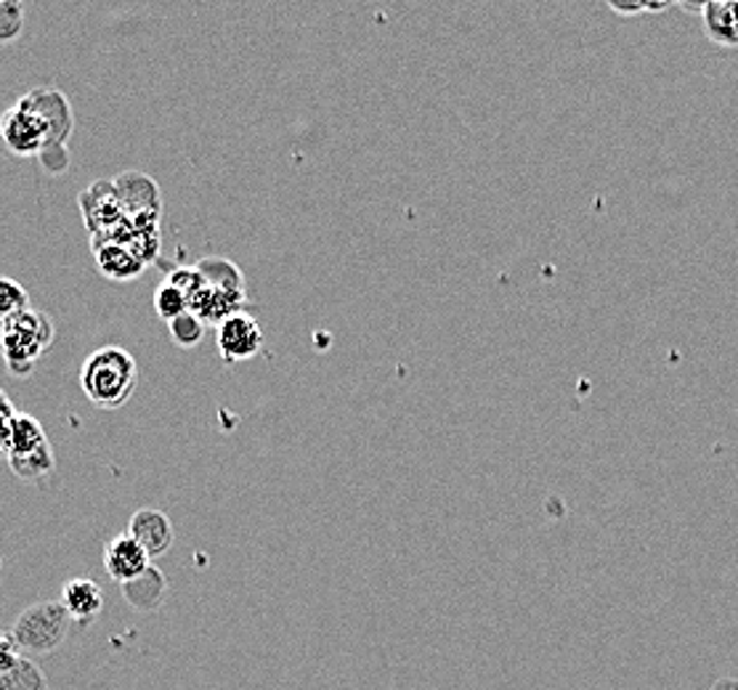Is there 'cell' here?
Instances as JSON below:
<instances>
[{
  "label": "cell",
  "mask_w": 738,
  "mask_h": 690,
  "mask_svg": "<svg viewBox=\"0 0 738 690\" xmlns=\"http://www.w3.org/2000/svg\"><path fill=\"white\" fill-rule=\"evenodd\" d=\"M53 343V322L43 311L27 309L0 327V351L6 367L17 378H24L36 369V361L43 357L46 348Z\"/></svg>",
  "instance_id": "7a4b0ae2"
},
{
  "label": "cell",
  "mask_w": 738,
  "mask_h": 690,
  "mask_svg": "<svg viewBox=\"0 0 738 690\" xmlns=\"http://www.w3.org/2000/svg\"><path fill=\"white\" fill-rule=\"evenodd\" d=\"M46 443H51V441H48L46 428L40 426L38 417L17 412V417H13V426H11V439H9V452H6V460H9V457H24V454L38 452V449L46 447Z\"/></svg>",
  "instance_id": "5bb4252c"
},
{
  "label": "cell",
  "mask_w": 738,
  "mask_h": 690,
  "mask_svg": "<svg viewBox=\"0 0 738 690\" xmlns=\"http://www.w3.org/2000/svg\"><path fill=\"white\" fill-rule=\"evenodd\" d=\"M166 282H170L173 287H179V290L187 296V300L195 296L200 287H205V277L197 271V266H187V269H173L170 274L166 277Z\"/></svg>",
  "instance_id": "44dd1931"
},
{
  "label": "cell",
  "mask_w": 738,
  "mask_h": 690,
  "mask_svg": "<svg viewBox=\"0 0 738 690\" xmlns=\"http://www.w3.org/2000/svg\"><path fill=\"white\" fill-rule=\"evenodd\" d=\"M9 468L17 478H22L27 483H36L40 478H46L53 470V449L51 443L40 447L38 452L24 454V457H9Z\"/></svg>",
  "instance_id": "9a60e30c"
},
{
  "label": "cell",
  "mask_w": 738,
  "mask_h": 690,
  "mask_svg": "<svg viewBox=\"0 0 738 690\" xmlns=\"http://www.w3.org/2000/svg\"><path fill=\"white\" fill-rule=\"evenodd\" d=\"M139 386V367L126 348L104 346L80 367V388L99 409H120Z\"/></svg>",
  "instance_id": "6da1fadb"
},
{
  "label": "cell",
  "mask_w": 738,
  "mask_h": 690,
  "mask_svg": "<svg viewBox=\"0 0 738 690\" xmlns=\"http://www.w3.org/2000/svg\"><path fill=\"white\" fill-rule=\"evenodd\" d=\"M263 327L248 311H237L216 324V346L227 364L256 359L263 351Z\"/></svg>",
  "instance_id": "5b68a950"
},
{
  "label": "cell",
  "mask_w": 738,
  "mask_h": 690,
  "mask_svg": "<svg viewBox=\"0 0 738 690\" xmlns=\"http://www.w3.org/2000/svg\"><path fill=\"white\" fill-rule=\"evenodd\" d=\"M712 690H738V678H722L717 680Z\"/></svg>",
  "instance_id": "484cf974"
},
{
  "label": "cell",
  "mask_w": 738,
  "mask_h": 690,
  "mask_svg": "<svg viewBox=\"0 0 738 690\" xmlns=\"http://www.w3.org/2000/svg\"><path fill=\"white\" fill-rule=\"evenodd\" d=\"M608 9H611L614 13H619V17H635V13H646L644 3H614V0H608Z\"/></svg>",
  "instance_id": "d4e9b609"
},
{
  "label": "cell",
  "mask_w": 738,
  "mask_h": 690,
  "mask_svg": "<svg viewBox=\"0 0 738 690\" xmlns=\"http://www.w3.org/2000/svg\"><path fill=\"white\" fill-rule=\"evenodd\" d=\"M70 624L72 619L61 600H40L19 613L11 634L27 653H51L67 640Z\"/></svg>",
  "instance_id": "3957f363"
},
{
  "label": "cell",
  "mask_w": 738,
  "mask_h": 690,
  "mask_svg": "<svg viewBox=\"0 0 738 690\" xmlns=\"http://www.w3.org/2000/svg\"><path fill=\"white\" fill-rule=\"evenodd\" d=\"M24 32V3L0 0V46L17 43Z\"/></svg>",
  "instance_id": "d6986e66"
},
{
  "label": "cell",
  "mask_w": 738,
  "mask_h": 690,
  "mask_svg": "<svg viewBox=\"0 0 738 690\" xmlns=\"http://www.w3.org/2000/svg\"><path fill=\"white\" fill-rule=\"evenodd\" d=\"M30 99V104L38 109L40 118L48 122V131H51V147H67L70 136L74 131V114L72 104L59 88H32L30 93H24Z\"/></svg>",
  "instance_id": "52a82bcc"
},
{
  "label": "cell",
  "mask_w": 738,
  "mask_h": 690,
  "mask_svg": "<svg viewBox=\"0 0 738 690\" xmlns=\"http://www.w3.org/2000/svg\"><path fill=\"white\" fill-rule=\"evenodd\" d=\"M38 160L43 162V168L48 173H64L67 168H70V152H67V147H46L43 152L38 154Z\"/></svg>",
  "instance_id": "cb8c5ba5"
},
{
  "label": "cell",
  "mask_w": 738,
  "mask_h": 690,
  "mask_svg": "<svg viewBox=\"0 0 738 690\" xmlns=\"http://www.w3.org/2000/svg\"><path fill=\"white\" fill-rule=\"evenodd\" d=\"M197 271L205 277V282L210 287H216V290L227 292V296H235V298H248V292H245V277L242 271L237 269L235 263L229 261V258H202L200 263H197Z\"/></svg>",
  "instance_id": "4fadbf2b"
},
{
  "label": "cell",
  "mask_w": 738,
  "mask_h": 690,
  "mask_svg": "<svg viewBox=\"0 0 738 690\" xmlns=\"http://www.w3.org/2000/svg\"><path fill=\"white\" fill-rule=\"evenodd\" d=\"M128 534L141 544L143 552L152 560L166 556L176 542L173 523H170L166 512L157 508L136 510L131 516V523H128Z\"/></svg>",
  "instance_id": "8992f818"
},
{
  "label": "cell",
  "mask_w": 738,
  "mask_h": 690,
  "mask_svg": "<svg viewBox=\"0 0 738 690\" xmlns=\"http://www.w3.org/2000/svg\"><path fill=\"white\" fill-rule=\"evenodd\" d=\"M0 139L13 154L38 157L46 147H51V131L40 112L22 96L17 104L9 107L0 118Z\"/></svg>",
  "instance_id": "277c9868"
},
{
  "label": "cell",
  "mask_w": 738,
  "mask_h": 690,
  "mask_svg": "<svg viewBox=\"0 0 738 690\" xmlns=\"http://www.w3.org/2000/svg\"><path fill=\"white\" fill-rule=\"evenodd\" d=\"M122 587V598L128 600V606L136 608L141 613H152L157 608H162L168 598V579L157 566H149L147 571L141 573L139 579L133 582L120 584Z\"/></svg>",
  "instance_id": "8fae6325"
},
{
  "label": "cell",
  "mask_w": 738,
  "mask_h": 690,
  "mask_svg": "<svg viewBox=\"0 0 738 690\" xmlns=\"http://www.w3.org/2000/svg\"><path fill=\"white\" fill-rule=\"evenodd\" d=\"M61 606L67 608L72 621L78 624H91L104 611V590L93 579L78 577L61 587Z\"/></svg>",
  "instance_id": "9c48e42d"
},
{
  "label": "cell",
  "mask_w": 738,
  "mask_h": 690,
  "mask_svg": "<svg viewBox=\"0 0 738 690\" xmlns=\"http://www.w3.org/2000/svg\"><path fill=\"white\" fill-rule=\"evenodd\" d=\"M701 22L709 40L720 46H738V0H707Z\"/></svg>",
  "instance_id": "7c38bea8"
},
{
  "label": "cell",
  "mask_w": 738,
  "mask_h": 690,
  "mask_svg": "<svg viewBox=\"0 0 738 690\" xmlns=\"http://www.w3.org/2000/svg\"><path fill=\"white\" fill-rule=\"evenodd\" d=\"M27 309H30V296L24 287L17 279L0 277V327Z\"/></svg>",
  "instance_id": "e0dca14e"
},
{
  "label": "cell",
  "mask_w": 738,
  "mask_h": 690,
  "mask_svg": "<svg viewBox=\"0 0 738 690\" xmlns=\"http://www.w3.org/2000/svg\"><path fill=\"white\" fill-rule=\"evenodd\" d=\"M0 690H48V680L36 661L22 659L11 672L0 674Z\"/></svg>",
  "instance_id": "2e32d148"
},
{
  "label": "cell",
  "mask_w": 738,
  "mask_h": 690,
  "mask_svg": "<svg viewBox=\"0 0 738 690\" xmlns=\"http://www.w3.org/2000/svg\"><path fill=\"white\" fill-rule=\"evenodd\" d=\"M91 248L101 274L107 279H114V282H131V279H136L147 269V263H143L131 248H126V244L91 242Z\"/></svg>",
  "instance_id": "30bf717a"
},
{
  "label": "cell",
  "mask_w": 738,
  "mask_h": 690,
  "mask_svg": "<svg viewBox=\"0 0 738 690\" xmlns=\"http://www.w3.org/2000/svg\"><path fill=\"white\" fill-rule=\"evenodd\" d=\"M0 569H3V558H0Z\"/></svg>",
  "instance_id": "83f0119b"
},
{
  "label": "cell",
  "mask_w": 738,
  "mask_h": 690,
  "mask_svg": "<svg viewBox=\"0 0 738 690\" xmlns=\"http://www.w3.org/2000/svg\"><path fill=\"white\" fill-rule=\"evenodd\" d=\"M22 653L24 651L19 648L17 638H13L11 632H0V674L11 672V669L24 659Z\"/></svg>",
  "instance_id": "7402d4cb"
},
{
  "label": "cell",
  "mask_w": 738,
  "mask_h": 690,
  "mask_svg": "<svg viewBox=\"0 0 738 690\" xmlns=\"http://www.w3.org/2000/svg\"><path fill=\"white\" fill-rule=\"evenodd\" d=\"M168 330H170V338H173L176 346L195 348L202 343L205 322L200 317H195V313L187 311V313H181L179 319H173V322H168Z\"/></svg>",
  "instance_id": "ffe728a7"
},
{
  "label": "cell",
  "mask_w": 738,
  "mask_h": 690,
  "mask_svg": "<svg viewBox=\"0 0 738 690\" xmlns=\"http://www.w3.org/2000/svg\"><path fill=\"white\" fill-rule=\"evenodd\" d=\"M154 311H157V317L166 319V322H173V319H179L181 313L189 311V300L179 290V287H173L170 282H162L154 290Z\"/></svg>",
  "instance_id": "ac0fdd59"
},
{
  "label": "cell",
  "mask_w": 738,
  "mask_h": 690,
  "mask_svg": "<svg viewBox=\"0 0 738 690\" xmlns=\"http://www.w3.org/2000/svg\"><path fill=\"white\" fill-rule=\"evenodd\" d=\"M152 566V558L143 552V548L131 534H122V537H114L112 542L107 544L104 550V569L109 577L114 579V582L126 584V582H133V579H139L143 571Z\"/></svg>",
  "instance_id": "ba28073f"
},
{
  "label": "cell",
  "mask_w": 738,
  "mask_h": 690,
  "mask_svg": "<svg viewBox=\"0 0 738 690\" xmlns=\"http://www.w3.org/2000/svg\"><path fill=\"white\" fill-rule=\"evenodd\" d=\"M644 6H646L648 13H661V11L669 9V3H644Z\"/></svg>",
  "instance_id": "4316f807"
},
{
  "label": "cell",
  "mask_w": 738,
  "mask_h": 690,
  "mask_svg": "<svg viewBox=\"0 0 738 690\" xmlns=\"http://www.w3.org/2000/svg\"><path fill=\"white\" fill-rule=\"evenodd\" d=\"M13 417H17V409H13L11 399L6 396L3 388H0V457H6V452H9Z\"/></svg>",
  "instance_id": "603a6c76"
}]
</instances>
